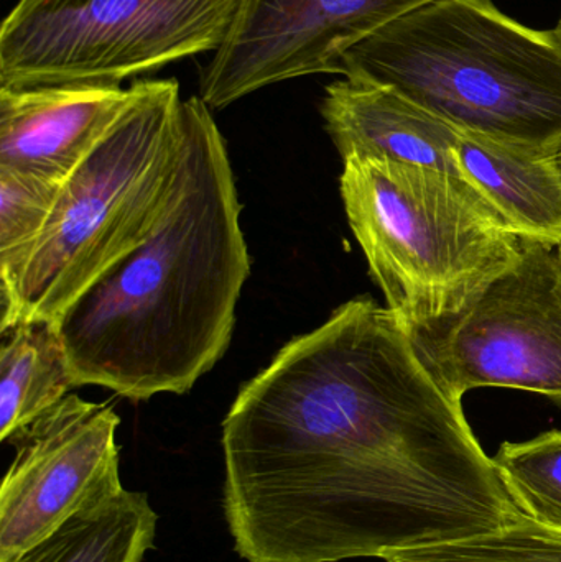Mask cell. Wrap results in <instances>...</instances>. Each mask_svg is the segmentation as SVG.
Here are the masks:
<instances>
[{
    "mask_svg": "<svg viewBox=\"0 0 561 562\" xmlns=\"http://www.w3.org/2000/svg\"><path fill=\"white\" fill-rule=\"evenodd\" d=\"M221 442L247 562L385 560L520 515L461 400L369 296L285 344L237 393Z\"/></svg>",
    "mask_w": 561,
    "mask_h": 562,
    "instance_id": "1",
    "label": "cell"
},
{
    "mask_svg": "<svg viewBox=\"0 0 561 562\" xmlns=\"http://www.w3.org/2000/svg\"><path fill=\"white\" fill-rule=\"evenodd\" d=\"M250 276L226 142L210 105L181 102V168L150 236L53 323L75 386L124 398L190 392L229 347Z\"/></svg>",
    "mask_w": 561,
    "mask_h": 562,
    "instance_id": "2",
    "label": "cell"
},
{
    "mask_svg": "<svg viewBox=\"0 0 561 562\" xmlns=\"http://www.w3.org/2000/svg\"><path fill=\"white\" fill-rule=\"evenodd\" d=\"M338 75L391 86L460 131L553 157L561 148V38L493 0H434L388 23Z\"/></svg>",
    "mask_w": 561,
    "mask_h": 562,
    "instance_id": "3",
    "label": "cell"
},
{
    "mask_svg": "<svg viewBox=\"0 0 561 562\" xmlns=\"http://www.w3.org/2000/svg\"><path fill=\"white\" fill-rule=\"evenodd\" d=\"M181 102L177 79H138L131 108L63 181L25 262L0 283V333L55 323L150 236L180 175Z\"/></svg>",
    "mask_w": 561,
    "mask_h": 562,
    "instance_id": "4",
    "label": "cell"
},
{
    "mask_svg": "<svg viewBox=\"0 0 561 562\" xmlns=\"http://www.w3.org/2000/svg\"><path fill=\"white\" fill-rule=\"evenodd\" d=\"M339 190L372 279L412 330L467 310L523 254L519 237L455 175L349 157Z\"/></svg>",
    "mask_w": 561,
    "mask_h": 562,
    "instance_id": "5",
    "label": "cell"
},
{
    "mask_svg": "<svg viewBox=\"0 0 561 562\" xmlns=\"http://www.w3.org/2000/svg\"><path fill=\"white\" fill-rule=\"evenodd\" d=\"M244 0H19L0 29V88L117 85L216 53Z\"/></svg>",
    "mask_w": 561,
    "mask_h": 562,
    "instance_id": "6",
    "label": "cell"
},
{
    "mask_svg": "<svg viewBox=\"0 0 561 562\" xmlns=\"http://www.w3.org/2000/svg\"><path fill=\"white\" fill-rule=\"evenodd\" d=\"M520 247L519 262L467 310L412 333L455 398L516 389L561 408V257L536 240L520 239Z\"/></svg>",
    "mask_w": 561,
    "mask_h": 562,
    "instance_id": "7",
    "label": "cell"
},
{
    "mask_svg": "<svg viewBox=\"0 0 561 562\" xmlns=\"http://www.w3.org/2000/svg\"><path fill=\"white\" fill-rule=\"evenodd\" d=\"M119 425L112 406L69 393L10 441L16 454L0 488V562L124 488Z\"/></svg>",
    "mask_w": 561,
    "mask_h": 562,
    "instance_id": "8",
    "label": "cell"
},
{
    "mask_svg": "<svg viewBox=\"0 0 561 562\" xmlns=\"http://www.w3.org/2000/svg\"><path fill=\"white\" fill-rule=\"evenodd\" d=\"M434 0H244L229 35L200 71L211 111L290 79L338 75L366 36Z\"/></svg>",
    "mask_w": 561,
    "mask_h": 562,
    "instance_id": "9",
    "label": "cell"
},
{
    "mask_svg": "<svg viewBox=\"0 0 561 562\" xmlns=\"http://www.w3.org/2000/svg\"><path fill=\"white\" fill-rule=\"evenodd\" d=\"M138 95L117 85L0 88V168L65 181Z\"/></svg>",
    "mask_w": 561,
    "mask_h": 562,
    "instance_id": "10",
    "label": "cell"
},
{
    "mask_svg": "<svg viewBox=\"0 0 561 562\" xmlns=\"http://www.w3.org/2000/svg\"><path fill=\"white\" fill-rule=\"evenodd\" d=\"M319 112L343 160L381 157L458 177L460 131L391 86L343 76L326 86Z\"/></svg>",
    "mask_w": 561,
    "mask_h": 562,
    "instance_id": "11",
    "label": "cell"
},
{
    "mask_svg": "<svg viewBox=\"0 0 561 562\" xmlns=\"http://www.w3.org/2000/svg\"><path fill=\"white\" fill-rule=\"evenodd\" d=\"M453 160L461 181L514 236L560 249L561 171L556 158L460 131Z\"/></svg>",
    "mask_w": 561,
    "mask_h": 562,
    "instance_id": "12",
    "label": "cell"
},
{
    "mask_svg": "<svg viewBox=\"0 0 561 562\" xmlns=\"http://www.w3.org/2000/svg\"><path fill=\"white\" fill-rule=\"evenodd\" d=\"M157 525L147 494L122 488L10 562H142L154 548Z\"/></svg>",
    "mask_w": 561,
    "mask_h": 562,
    "instance_id": "13",
    "label": "cell"
},
{
    "mask_svg": "<svg viewBox=\"0 0 561 562\" xmlns=\"http://www.w3.org/2000/svg\"><path fill=\"white\" fill-rule=\"evenodd\" d=\"M0 349V441H12L75 389L55 326L20 323Z\"/></svg>",
    "mask_w": 561,
    "mask_h": 562,
    "instance_id": "14",
    "label": "cell"
},
{
    "mask_svg": "<svg viewBox=\"0 0 561 562\" xmlns=\"http://www.w3.org/2000/svg\"><path fill=\"white\" fill-rule=\"evenodd\" d=\"M493 459L517 510L561 531V431L503 442Z\"/></svg>",
    "mask_w": 561,
    "mask_h": 562,
    "instance_id": "15",
    "label": "cell"
},
{
    "mask_svg": "<svg viewBox=\"0 0 561 562\" xmlns=\"http://www.w3.org/2000/svg\"><path fill=\"white\" fill-rule=\"evenodd\" d=\"M385 562H561V531L520 514L500 530L448 541L420 550L401 551Z\"/></svg>",
    "mask_w": 561,
    "mask_h": 562,
    "instance_id": "16",
    "label": "cell"
},
{
    "mask_svg": "<svg viewBox=\"0 0 561 562\" xmlns=\"http://www.w3.org/2000/svg\"><path fill=\"white\" fill-rule=\"evenodd\" d=\"M63 181L0 168V283L25 262L55 206Z\"/></svg>",
    "mask_w": 561,
    "mask_h": 562,
    "instance_id": "17",
    "label": "cell"
},
{
    "mask_svg": "<svg viewBox=\"0 0 561 562\" xmlns=\"http://www.w3.org/2000/svg\"><path fill=\"white\" fill-rule=\"evenodd\" d=\"M553 158H556L557 167H559L561 171V148L557 151V155H553Z\"/></svg>",
    "mask_w": 561,
    "mask_h": 562,
    "instance_id": "18",
    "label": "cell"
},
{
    "mask_svg": "<svg viewBox=\"0 0 561 562\" xmlns=\"http://www.w3.org/2000/svg\"><path fill=\"white\" fill-rule=\"evenodd\" d=\"M556 30H557V33H559L560 38H561V16H560L559 23H557Z\"/></svg>",
    "mask_w": 561,
    "mask_h": 562,
    "instance_id": "19",
    "label": "cell"
},
{
    "mask_svg": "<svg viewBox=\"0 0 561 562\" xmlns=\"http://www.w3.org/2000/svg\"><path fill=\"white\" fill-rule=\"evenodd\" d=\"M559 254H560V257H561V247H560V249H559Z\"/></svg>",
    "mask_w": 561,
    "mask_h": 562,
    "instance_id": "20",
    "label": "cell"
}]
</instances>
